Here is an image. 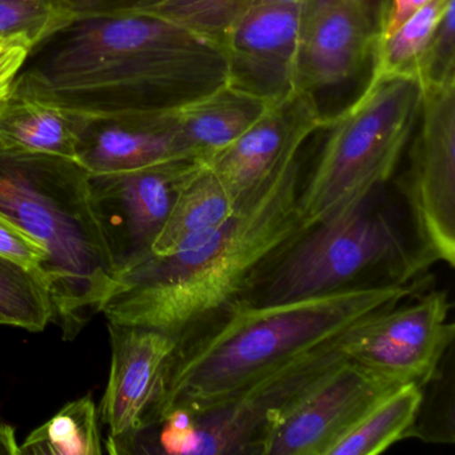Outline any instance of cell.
Returning a JSON list of instances; mask_svg holds the SVG:
<instances>
[{
  "label": "cell",
  "instance_id": "6da1fadb",
  "mask_svg": "<svg viewBox=\"0 0 455 455\" xmlns=\"http://www.w3.org/2000/svg\"><path fill=\"white\" fill-rule=\"evenodd\" d=\"M228 84L223 50L148 12L76 18L31 49L12 90L84 118L158 116Z\"/></svg>",
  "mask_w": 455,
  "mask_h": 455
},
{
  "label": "cell",
  "instance_id": "7a4b0ae2",
  "mask_svg": "<svg viewBox=\"0 0 455 455\" xmlns=\"http://www.w3.org/2000/svg\"><path fill=\"white\" fill-rule=\"evenodd\" d=\"M300 154L236 204L214 230L116 275L100 306L108 323L182 337L244 299L307 233L298 209Z\"/></svg>",
  "mask_w": 455,
  "mask_h": 455
},
{
  "label": "cell",
  "instance_id": "3957f363",
  "mask_svg": "<svg viewBox=\"0 0 455 455\" xmlns=\"http://www.w3.org/2000/svg\"><path fill=\"white\" fill-rule=\"evenodd\" d=\"M417 289V282L393 281L289 302L238 300L178 338L142 423L174 407L194 414L214 409L274 370L399 305Z\"/></svg>",
  "mask_w": 455,
  "mask_h": 455
},
{
  "label": "cell",
  "instance_id": "277c9868",
  "mask_svg": "<svg viewBox=\"0 0 455 455\" xmlns=\"http://www.w3.org/2000/svg\"><path fill=\"white\" fill-rule=\"evenodd\" d=\"M89 177L74 159L0 151V214L46 249L39 278L66 338L100 313L118 275L92 207Z\"/></svg>",
  "mask_w": 455,
  "mask_h": 455
},
{
  "label": "cell",
  "instance_id": "5b68a950",
  "mask_svg": "<svg viewBox=\"0 0 455 455\" xmlns=\"http://www.w3.org/2000/svg\"><path fill=\"white\" fill-rule=\"evenodd\" d=\"M420 103L415 76L371 73L359 97L327 118L326 140L298 194L308 230L370 201L390 180L414 134Z\"/></svg>",
  "mask_w": 455,
  "mask_h": 455
},
{
  "label": "cell",
  "instance_id": "8992f818",
  "mask_svg": "<svg viewBox=\"0 0 455 455\" xmlns=\"http://www.w3.org/2000/svg\"><path fill=\"white\" fill-rule=\"evenodd\" d=\"M410 250L370 201L310 228L259 284V303L289 302L353 286L363 274L387 266L403 282ZM409 283V282H403Z\"/></svg>",
  "mask_w": 455,
  "mask_h": 455
},
{
  "label": "cell",
  "instance_id": "52a82bcc",
  "mask_svg": "<svg viewBox=\"0 0 455 455\" xmlns=\"http://www.w3.org/2000/svg\"><path fill=\"white\" fill-rule=\"evenodd\" d=\"M399 190L409 207L414 247L402 279L415 282L436 263L455 265V84L422 87Z\"/></svg>",
  "mask_w": 455,
  "mask_h": 455
},
{
  "label": "cell",
  "instance_id": "ba28073f",
  "mask_svg": "<svg viewBox=\"0 0 455 455\" xmlns=\"http://www.w3.org/2000/svg\"><path fill=\"white\" fill-rule=\"evenodd\" d=\"M399 305L354 327L340 347L348 361L393 385L425 387L454 340L451 303L446 291L435 290Z\"/></svg>",
  "mask_w": 455,
  "mask_h": 455
},
{
  "label": "cell",
  "instance_id": "9c48e42d",
  "mask_svg": "<svg viewBox=\"0 0 455 455\" xmlns=\"http://www.w3.org/2000/svg\"><path fill=\"white\" fill-rule=\"evenodd\" d=\"M199 164L170 159L126 172L90 174L92 207L116 273L150 254L180 185Z\"/></svg>",
  "mask_w": 455,
  "mask_h": 455
},
{
  "label": "cell",
  "instance_id": "30bf717a",
  "mask_svg": "<svg viewBox=\"0 0 455 455\" xmlns=\"http://www.w3.org/2000/svg\"><path fill=\"white\" fill-rule=\"evenodd\" d=\"M342 338L274 370L220 406L194 414L191 455L254 454L271 419L347 361L340 347Z\"/></svg>",
  "mask_w": 455,
  "mask_h": 455
},
{
  "label": "cell",
  "instance_id": "8fae6325",
  "mask_svg": "<svg viewBox=\"0 0 455 455\" xmlns=\"http://www.w3.org/2000/svg\"><path fill=\"white\" fill-rule=\"evenodd\" d=\"M391 0H303L295 89L315 95L353 81L387 28Z\"/></svg>",
  "mask_w": 455,
  "mask_h": 455
},
{
  "label": "cell",
  "instance_id": "7c38bea8",
  "mask_svg": "<svg viewBox=\"0 0 455 455\" xmlns=\"http://www.w3.org/2000/svg\"><path fill=\"white\" fill-rule=\"evenodd\" d=\"M395 387L347 359L271 419L254 454L326 455L375 402Z\"/></svg>",
  "mask_w": 455,
  "mask_h": 455
},
{
  "label": "cell",
  "instance_id": "4fadbf2b",
  "mask_svg": "<svg viewBox=\"0 0 455 455\" xmlns=\"http://www.w3.org/2000/svg\"><path fill=\"white\" fill-rule=\"evenodd\" d=\"M318 100L311 92L292 90L267 110L228 148L204 166L239 204L279 167L300 154L308 138L326 126Z\"/></svg>",
  "mask_w": 455,
  "mask_h": 455
},
{
  "label": "cell",
  "instance_id": "5bb4252c",
  "mask_svg": "<svg viewBox=\"0 0 455 455\" xmlns=\"http://www.w3.org/2000/svg\"><path fill=\"white\" fill-rule=\"evenodd\" d=\"M300 4L255 2L222 44L228 84L274 102L295 90Z\"/></svg>",
  "mask_w": 455,
  "mask_h": 455
},
{
  "label": "cell",
  "instance_id": "9a60e30c",
  "mask_svg": "<svg viewBox=\"0 0 455 455\" xmlns=\"http://www.w3.org/2000/svg\"><path fill=\"white\" fill-rule=\"evenodd\" d=\"M111 366L98 415L110 436L129 433L145 419L177 338L159 330L108 323Z\"/></svg>",
  "mask_w": 455,
  "mask_h": 455
},
{
  "label": "cell",
  "instance_id": "2e32d148",
  "mask_svg": "<svg viewBox=\"0 0 455 455\" xmlns=\"http://www.w3.org/2000/svg\"><path fill=\"white\" fill-rule=\"evenodd\" d=\"M170 159H191L182 150L172 113L84 118L79 130L76 162L89 174L126 172Z\"/></svg>",
  "mask_w": 455,
  "mask_h": 455
},
{
  "label": "cell",
  "instance_id": "e0dca14e",
  "mask_svg": "<svg viewBox=\"0 0 455 455\" xmlns=\"http://www.w3.org/2000/svg\"><path fill=\"white\" fill-rule=\"evenodd\" d=\"M271 102L226 84L172 111L182 150L206 164L243 134Z\"/></svg>",
  "mask_w": 455,
  "mask_h": 455
},
{
  "label": "cell",
  "instance_id": "ac0fdd59",
  "mask_svg": "<svg viewBox=\"0 0 455 455\" xmlns=\"http://www.w3.org/2000/svg\"><path fill=\"white\" fill-rule=\"evenodd\" d=\"M84 116L12 89L0 103V151L46 154L76 161Z\"/></svg>",
  "mask_w": 455,
  "mask_h": 455
},
{
  "label": "cell",
  "instance_id": "d6986e66",
  "mask_svg": "<svg viewBox=\"0 0 455 455\" xmlns=\"http://www.w3.org/2000/svg\"><path fill=\"white\" fill-rule=\"evenodd\" d=\"M236 204L209 167L199 164L180 185L151 252L170 254L185 242L210 233L233 214Z\"/></svg>",
  "mask_w": 455,
  "mask_h": 455
},
{
  "label": "cell",
  "instance_id": "ffe728a7",
  "mask_svg": "<svg viewBox=\"0 0 455 455\" xmlns=\"http://www.w3.org/2000/svg\"><path fill=\"white\" fill-rule=\"evenodd\" d=\"M423 404V387L406 383L375 402L326 455H377L411 434Z\"/></svg>",
  "mask_w": 455,
  "mask_h": 455
},
{
  "label": "cell",
  "instance_id": "44dd1931",
  "mask_svg": "<svg viewBox=\"0 0 455 455\" xmlns=\"http://www.w3.org/2000/svg\"><path fill=\"white\" fill-rule=\"evenodd\" d=\"M102 446L97 404L86 395L36 428L20 444V455H100Z\"/></svg>",
  "mask_w": 455,
  "mask_h": 455
},
{
  "label": "cell",
  "instance_id": "7402d4cb",
  "mask_svg": "<svg viewBox=\"0 0 455 455\" xmlns=\"http://www.w3.org/2000/svg\"><path fill=\"white\" fill-rule=\"evenodd\" d=\"M452 2L455 0H427L401 25L383 34L372 54L371 73L418 78L420 60Z\"/></svg>",
  "mask_w": 455,
  "mask_h": 455
},
{
  "label": "cell",
  "instance_id": "603a6c76",
  "mask_svg": "<svg viewBox=\"0 0 455 455\" xmlns=\"http://www.w3.org/2000/svg\"><path fill=\"white\" fill-rule=\"evenodd\" d=\"M0 318L6 326L44 331L54 322V308L36 274L0 257Z\"/></svg>",
  "mask_w": 455,
  "mask_h": 455
},
{
  "label": "cell",
  "instance_id": "cb8c5ba5",
  "mask_svg": "<svg viewBox=\"0 0 455 455\" xmlns=\"http://www.w3.org/2000/svg\"><path fill=\"white\" fill-rule=\"evenodd\" d=\"M254 0H159L148 14L169 20L222 49L226 36Z\"/></svg>",
  "mask_w": 455,
  "mask_h": 455
},
{
  "label": "cell",
  "instance_id": "d4e9b609",
  "mask_svg": "<svg viewBox=\"0 0 455 455\" xmlns=\"http://www.w3.org/2000/svg\"><path fill=\"white\" fill-rule=\"evenodd\" d=\"M73 20L58 0H0V38L22 36L33 47Z\"/></svg>",
  "mask_w": 455,
  "mask_h": 455
},
{
  "label": "cell",
  "instance_id": "484cf974",
  "mask_svg": "<svg viewBox=\"0 0 455 455\" xmlns=\"http://www.w3.org/2000/svg\"><path fill=\"white\" fill-rule=\"evenodd\" d=\"M420 86L455 84V2L447 7L417 70Z\"/></svg>",
  "mask_w": 455,
  "mask_h": 455
},
{
  "label": "cell",
  "instance_id": "4316f807",
  "mask_svg": "<svg viewBox=\"0 0 455 455\" xmlns=\"http://www.w3.org/2000/svg\"><path fill=\"white\" fill-rule=\"evenodd\" d=\"M0 257L39 276L42 265L47 259V251L41 242L0 214Z\"/></svg>",
  "mask_w": 455,
  "mask_h": 455
},
{
  "label": "cell",
  "instance_id": "83f0119b",
  "mask_svg": "<svg viewBox=\"0 0 455 455\" xmlns=\"http://www.w3.org/2000/svg\"><path fill=\"white\" fill-rule=\"evenodd\" d=\"M76 18L113 17L145 12L159 0H58Z\"/></svg>",
  "mask_w": 455,
  "mask_h": 455
},
{
  "label": "cell",
  "instance_id": "f1b7e54d",
  "mask_svg": "<svg viewBox=\"0 0 455 455\" xmlns=\"http://www.w3.org/2000/svg\"><path fill=\"white\" fill-rule=\"evenodd\" d=\"M31 49L33 44L22 36L0 38V103L12 92Z\"/></svg>",
  "mask_w": 455,
  "mask_h": 455
},
{
  "label": "cell",
  "instance_id": "f546056e",
  "mask_svg": "<svg viewBox=\"0 0 455 455\" xmlns=\"http://www.w3.org/2000/svg\"><path fill=\"white\" fill-rule=\"evenodd\" d=\"M426 2L427 0H391V14L385 33L401 25L407 17H410L420 6H423Z\"/></svg>",
  "mask_w": 455,
  "mask_h": 455
},
{
  "label": "cell",
  "instance_id": "4dcf8cb0",
  "mask_svg": "<svg viewBox=\"0 0 455 455\" xmlns=\"http://www.w3.org/2000/svg\"><path fill=\"white\" fill-rule=\"evenodd\" d=\"M20 454V443H18L15 428L0 419V455Z\"/></svg>",
  "mask_w": 455,
  "mask_h": 455
},
{
  "label": "cell",
  "instance_id": "1f68e13d",
  "mask_svg": "<svg viewBox=\"0 0 455 455\" xmlns=\"http://www.w3.org/2000/svg\"><path fill=\"white\" fill-rule=\"evenodd\" d=\"M255 2H262V4H300L303 0H254V4Z\"/></svg>",
  "mask_w": 455,
  "mask_h": 455
},
{
  "label": "cell",
  "instance_id": "d6a6232c",
  "mask_svg": "<svg viewBox=\"0 0 455 455\" xmlns=\"http://www.w3.org/2000/svg\"><path fill=\"white\" fill-rule=\"evenodd\" d=\"M0 324H2V326H6V324H4V319L2 318H0Z\"/></svg>",
  "mask_w": 455,
  "mask_h": 455
}]
</instances>
